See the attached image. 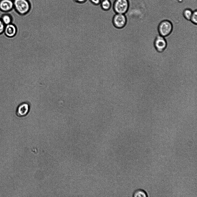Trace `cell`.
<instances>
[{
  "label": "cell",
  "mask_w": 197,
  "mask_h": 197,
  "mask_svg": "<svg viewBox=\"0 0 197 197\" xmlns=\"http://www.w3.org/2000/svg\"><path fill=\"white\" fill-rule=\"evenodd\" d=\"M173 29L171 22L168 20L162 21L159 24L157 31L159 35L165 37L169 36L172 33Z\"/></svg>",
  "instance_id": "2"
},
{
  "label": "cell",
  "mask_w": 197,
  "mask_h": 197,
  "mask_svg": "<svg viewBox=\"0 0 197 197\" xmlns=\"http://www.w3.org/2000/svg\"><path fill=\"white\" fill-rule=\"evenodd\" d=\"M14 9L18 15L23 16L30 11L31 6L29 0H13Z\"/></svg>",
  "instance_id": "1"
},
{
  "label": "cell",
  "mask_w": 197,
  "mask_h": 197,
  "mask_svg": "<svg viewBox=\"0 0 197 197\" xmlns=\"http://www.w3.org/2000/svg\"><path fill=\"white\" fill-rule=\"evenodd\" d=\"M193 11L190 8L185 9L183 12L184 17L187 20H190Z\"/></svg>",
  "instance_id": "12"
},
{
  "label": "cell",
  "mask_w": 197,
  "mask_h": 197,
  "mask_svg": "<svg viewBox=\"0 0 197 197\" xmlns=\"http://www.w3.org/2000/svg\"><path fill=\"white\" fill-rule=\"evenodd\" d=\"M5 25L0 18V34L4 32Z\"/></svg>",
  "instance_id": "14"
},
{
  "label": "cell",
  "mask_w": 197,
  "mask_h": 197,
  "mask_svg": "<svg viewBox=\"0 0 197 197\" xmlns=\"http://www.w3.org/2000/svg\"><path fill=\"white\" fill-rule=\"evenodd\" d=\"M193 24L197 25V11L196 10L193 11L190 20Z\"/></svg>",
  "instance_id": "13"
},
{
  "label": "cell",
  "mask_w": 197,
  "mask_h": 197,
  "mask_svg": "<svg viewBox=\"0 0 197 197\" xmlns=\"http://www.w3.org/2000/svg\"><path fill=\"white\" fill-rule=\"evenodd\" d=\"M30 108V106L28 103H22L17 106L16 111V114L17 116L20 117L25 116L29 112Z\"/></svg>",
  "instance_id": "6"
},
{
  "label": "cell",
  "mask_w": 197,
  "mask_h": 197,
  "mask_svg": "<svg viewBox=\"0 0 197 197\" xmlns=\"http://www.w3.org/2000/svg\"><path fill=\"white\" fill-rule=\"evenodd\" d=\"M14 9L13 0H0V11L3 13L10 12Z\"/></svg>",
  "instance_id": "7"
},
{
  "label": "cell",
  "mask_w": 197,
  "mask_h": 197,
  "mask_svg": "<svg viewBox=\"0 0 197 197\" xmlns=\"http://www.w3.org/2000/svg\"><path fill=\"white\" fill-rule=\"evenodd\" d=\"M100 5L101 9L104 11L110 10L112 6L110 0H101Z\"/></svg>",
  "instance_id": "10"
},
{
  "label": "cell",
  "mask_w": 197,
  "mask_h": 197,
  "mask_svg": "<svg viewBox=\"0 0 197 197\" xmlns=\"http://www.w3.org/2000/svg\"><path fill=\"white\" fill-rule=\"evenodd\" d=\"M17 31V28L16 26L11 23L5 25L4 33L7 36L12 37L15 35Z\"/></svg>",
  "instance_id": "8"
},
{
  "label": "cell",
  "mask_w": 197,
  "mask_h": 197,
  "mask_svg": "<svg viewBox=\"0 0 197 197\" xmlns=\"http://www.w3.org/2000/svg\"><path fill=\"white\" fill-rule=\"evenodd\" d=\"M90 2L95 5H100L101 0H89Z\"/></svg>",
  "instance_id": "15"
},
{
  "label": "cell",
  "mask_w": 197,
  "mask_h": 197,
  "mask_svg": "<svg viewBox=\"0 0 197 197\" xmlns=\"http://www.w3.org/2000/svg\"><path fill=\"white\" fill-rule=\"evenodd\" d=\"M112 21L115 27L121 28L126 25L127 18L125 14H116L113 16Z\"/></svg>",
  "instance_id": "5"
},
{
  "label": "cell",
  "mask_w": 197,
  "mask_h": 197,
  "mask_svg": "<svg viewBox=\"0 0 197 197\" xmlns=\"http://www.w3.org/2000/svg\"><path fill=\"white\" fill-rule=\"evenodd\" d=\"M153 44L155 50L159 53L163 52L167 46V42L165 37L160 35H157L155 37Z\"/></svg>",
  "instance_id": "4"
},
{
  "label": "cell",
  "mask_w": 197,
  "mask_h": 197,
  "mask_svg": "<svg viewBox=\"0 0 197 197\" xmlns=\"http://www.w3.org/2000/svg\"><path fill=\"white\" fill-rule=\"evenodd\" d=\"M133 196L134 197H146L148 196L145 190L139 189L136 190L134 192Z\"/></svg>",
  "instance_id": "11"
},
{
  "label": "cell",
  "mask_w": 197,
  "mask_h": 197,
  "mask_svg": "<svg viewBox=\"0 0 197 197\" xmlns=\"http://www.w3.org/2000/svg\"><path fill=\"white\" fill-rule=\"evenodd\" d=\"M129 7V0H115L113 5V10L116 14H125Z\"/></svg>",
  "instance_id": "3"
},
{
  "label": "cell",
  "mask_w": 197,
  "mask_h": 197,
  "mask_svg": "<svg viewBox=\"0 0 197 197\" xmlns=\"http://www.w3.org/2000/svg\"><path fill=\"white\" fill-rule=\"evenodd\" d=\"M75 2L80 3V4H83L85 2L87 1V0H73Z\"/></svg>",
  "instance_id": "16"
},
{
  "label": "cell",
  "mask_w": 197,
  "mask_h": 197,
  "mask_svg": "<svg viewBox=\"0 0 197 197\" xmlns=\"http://www.w3.org/2000/svg\"><path fill=\"white\" fill-rule=\"evenodd\" d=\"M12 15L10 12L3 13L0 16V18L5 25L12 23Z\"/></svg>",
  "instance_id": "9"
}]
</instances>
